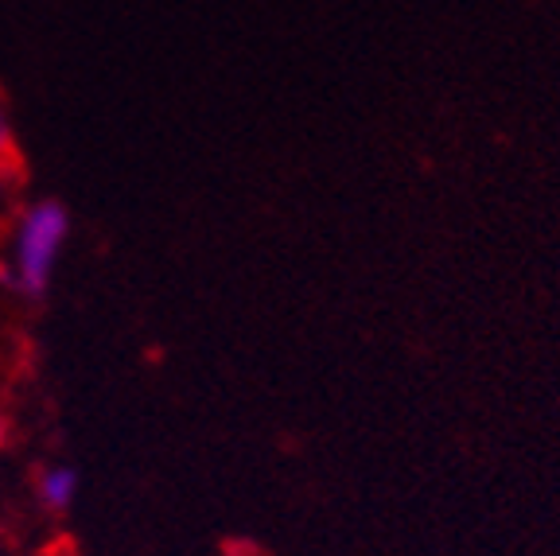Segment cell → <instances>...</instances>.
Segmentation results:
<instances>
[{
	"instance_id": "1",
	"label": "cell",
	"mask_w": 560,
	"mask_h": 556,
	"mask_svg": "<svg viewBox=\"0 0 560 556\" xmlns=\"http://www.w3.org/2000/svg\"><path fill=\"white\" fill-rule=\"evenodd\" d=\"M70 238V215L59 199H39L24 207L12 234V269L4 273V285L16 288L24 300H44L51 288L59 253Z\"/></svg>"
},
{
	"instance_id": "2",
	"label": "cell",
	"mask_w": 560,
	"mask_h": 556,
	"mask_svg": "<svg viewBox=\"0 0 560 556\" xmlns=\"http://www.w3.org/2000/svg\"><path fill=\"white\" fill-rule=\"evenodd\" d=\"M35 487H39V502H44L47 510L62 513L70 502H74V490H79V475H74L70 467H47V471H39Z\"/></svg>"
},
{
	"instance_id": "3",
	"label": "cell",
	"mask_w": 560,
	"mask_h": 556,
	"mask_svg": "<svg viewBox=\"0 0 560 556\" xmlns=\"http://www.w3.org/2000/svg\"><path fill=\"white\" fill-rule=\"evenodd\" d=\"M20 175H24V167H20L16 129H12L9 102H4V94H0V179H4V183H16Z\"/></svg>"
}]
</instances>
